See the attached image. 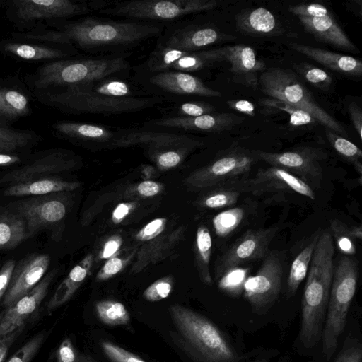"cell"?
Segmentation results:
<instances>
[{
    "label": "cell",
    "instance_id": "cell-36",
    "mask_svg": "<svg viewBox=\"0 0 362 362\" xmlns=\"http://www.w3.org/2000/svg\"><path fill=\"white\" fill-rule=\"evenodd\" d=\"M25 240L23 220L16 213L0 211V250H12Z\"/></svg>",
    "mask_w": 362,
    "mask_h": 362
},
{
    "label": "cell",
    "instance_id": "cell-33",
    "mask_svg": "<svg viewBox=\"0 0 362 362\" xmlns=\"http://www.w3.org/2000/svg\"><path fill=\"white\" fill-rule=\"evenodd\" d=\"M92 262L93 256L89 254L70 271L48 301L47 304L48 313H50L72 297L86 278Z\"/></svg>",
    "mask_w": 362,
    "mask_h": 362
},
{
    "label": "cell",
    "instance_id": "cell-16",
    "mask_svg": "<svg viewBox=\"0 0 362 362\" xmlns=\"http://www.w3.org/2000/svg\"><path fill=\"white\" fill-rule=\"evenodd\" d=\"M244 118L230 112H213L198 117H161L146 121L142 127L185 133H221L238 125Z\"/></svg>",
    "mask_w": 362,
    "mask_h": 362
},
{
    "label": "cell",
    "instance_id": "cell-50",
    "mask_svg": "<svg viewBox=\"0 0 362 362\" xmlns=\"http://www.w3.org/2000/svg\"><path fill=\"white\" fill-rule=\"evenodd\" d=\"M333 362H362V346L357 341L348 339Z\"/></svg>",
    "mask_w": 362,
    "mask_h": 362
},
{
    "label": "cell",
    "instance_id": "cell-60",
    "mask_svg": "<svg viewBox=\"0 0 362 362\" xmlns=\"http://www.w3.org/2000/svg\"><path fill=\"white\" fill-rule=\"evenodd\" d=\"M122 240L119 236H112L103 245L101 258L107 259L112 257L119 249Z\"/></svg>",
    "mask_w": 362,
    "mask_h": 362
},
{
    "label": "cell",
    "instance_id": "cell-57",
    "mask_svg": "<svg viewBox=\"0 0 362 362\" xmlns=\"http://www.w3.org/2000/svg\"><path fill=\"white\" fill-rule=\"evenodd\" d=\"M229 108L237 112L254 117L255 115V107L250 101L247 100H229L226 101Z\"/></svg>",
    "mask_w": 362,
    "mask_h": 362
},
{
    "label": "cell",
    "instance_id": "cell-38",
    "mask_svg": "<svg viewBox=\"0 0 362 362\" xmlns=\"http://www.w3.org/2000/svg\"><path fill=\"white\" fill-rule=\"evenodd\" d=\"M245 192L241 180L228 181V185L208 195L203 201L205 207L219 209L235 204L240 194Z\"/></svg>",
    "mask_w": 362,
    "mask_h": 362
},
{
    "label": "cell",
    "instance_id": "cell-61",
    "mask_svg": "<svg viewBox=\"0 0 362 362\" xmlns=\"http://www.w3.org/2000/svg\"><path fill=\"white\" fill-rule=\"evenodd\" d=\"M160 189L158 182L151 180L143 181L137 187L138 192L144 197L155 196L160 192Z\"/></svg>",
    "mask_w": 362,
    "mask_h": 362
},
{
    "label": "cell",
    "instance_id": "cell-32",
    "mask_svg": "<svg viewBox=\"0 0 362 362\" xmlns=\"http://www.w3.org/2000/svg\"><path fill=\"white\" fill-rule=\"evenodd\" d=\"M79 186V182L45 177L9 185L4 190L3 195L6 197L41 196L74 190Z\"/></svg>",
    "mask_w": 362,
    "mask_h": 362
},
{
    "label": "cell",
    "instance_id": "cell-14",
    "mask_svg": "<svg viewBox=\"0 0 362 362\" xmlns=\"http://www.w3.org/2000/svg\"><path fill=\"white\" fill-rule=\"evenodd\" d=\"M140 145L157 158L170 151L185 153L204 145V141L189 133L152 130L141 127L123 129L117 146Z\"/></svg>",
    "mask_w": 362,
    "mask_h": 362
},
{
    "label": "cell",
    "instance_id": "cell-53",
    "mask_svg": "<svg viewBox=\"0 0 362 362\" xmlns=\"http://www.w3.org/2000/svg\"><path fill=\"white\" fill-rule=\"evenodd\" d=\"M126 261L114 257L110 258L103 266L98 273L96 279L98 281H105L119 273L124 267Z\"/></svg>",
    "mask_w": 362,
    "mask_h": 362
},
{
    "label": "cell",
    "instance_id": "cell-45",
    "mask_svg": "<svg viewBox=\"0 0 362 362\" xmlns=\"http://www.w3.org/2000/svg\"><path fill=\"white\" fill-rule=\"evenodd\" d=\"M331 234L336 240L340 251L346 255H353L356 252V247L349 234L350 227L339 220L331 222Z\"/></svg>",
    "mask_w": 362,
    "mask_h": 362
},
{
    "label": "cell",
    "instance_id": "cell-29",
    "mask_svg": "<svg viewBox=\"0 0 362 362\" xmlns=\"http://www.w3.org/2000/svg\"><path fill=\"white\" fill-rule=\"evenodd\" d=\"M298 18L304 30L317 40L338 49L358 52V48L332 15L315 18L303 16Z\"/></svg>",
    "mask_w": 362,
    "mask_h": 362
},
{
    "label": "cell",
    "instance_id": "cell-20",
    "mask_svg": "<svg viewBox=\"0 0 362 362\" xmlns=\"http://www.w3.org/2000/svg\"><path fill=\"white\" fill-rule=\"evenodd\" d=\"M214 65L205 50L190 52L156 45L146 60L135 67L149 72L177 71L194 74Z\"/></svg>",
    "mask_w": 362,
    "mask_h": 362
},
{
    "label": "cell",
    "instance_id": "cell-10",
    "mask_svg": "<svg viewBox=\"0 0 362 362\" xmlns=\"http://www.w3.org/2000/svg\"><path fill=\"white\" fill-rule=\"evenodd\" d=\"M131 77L147 95L163 98L165 101L180 103L193 97L221 98L222 93L206 86L195 74L163 71L149 72L132 66Z\"/></svg>",
    "mask_w": 362,
    "mask_h": 362
},
{
    "label": "cell",
    "instance_id": "cell-49",
    "mask_svg": "<svg viewBox=\"0 0 362 362\" xmlns=\"http://www.w3.org/2000/svg\"><path fill=\"white\" fill-rule=\"evenodd\" d=\"M172 291V281L168 278L157 280L150 285L144 292V298L151 302L166 298Z\"/></svg>",
    "mask_w": 362,
    "mask_h": 362
},
{
    "label": "cell",
    "instance_id": "cell-54",
    "mask_svg": "<svg viewBox=\"0 0 362 362\" xmlns=\"http://www.w3.org/2000/svg\"><path fill=\"white\" fill-rule=\"evenodd\" d=\"M16 263L13 259H8L0 268V300L4 298L8 289Z\"/></svg>",
    "mask_w": 362,
    "mask_h": 362
},
{
    "label": "cell",
    "instance_id": "cell-7",
    "mask_svg": "<svg viewBox=\"0 0 362 362\" xmlns=\"http://www.w3.org/2000/svg\"><path fill=\"white\" fill-rule=\"evenodd\" d=\"M258 86L268 96L283 100L308 112L317 123L338 134L346 135L344 127L324 110L312 94L291 70L284 68H270L259 76Z\"/></svg>",
    "mask_w": 362,
    "mask_h": 362
},
{
    "label": "cell",
    "instance_id": "cell-17",
    "mask_svg": "<svg viewBox=\"0 0 362 362\" xmlns=\"http://www.w3.org/2000/svg\"><path fill=\"white\" fill-rule=\"evenodd\" d=\"M205 51L214 64L223 62L230 64L235 82L253 88L258 86L259 74L264 70L266 64L257 58L252 47L235 45Z\"/></svg>",
    "mask_w": 362,
    "mask_h": 362
},
{
    "label": "cell",
    "instance_id": "cell-2",
    "mask_svg": "<svg viewBox=\"0 0 362 362\" xmlns=\"http://www.w3.org/2000/svg\"><path fill=\"white\" fill-rule=\"evenodd\" d=\"M334 238L321 230L313 251L301 303L299 340L313 348L321 339L334 274Z\"/></svg>",
    "mask_w": 362,
    "mask_h": 362
},
{
    "label": "cell",
    "instance_id": "cell-4",
    "mask_svg": "<svg viewBox=\"0 0 362 362\" xmlns=\"http://www.w3.org/2000/svg\"><path fill=\"white\" fill-rule=\"evenodd\" d=\"M38 103L68 115H122L156 107L166 102L157 96L112 98L82 91L74 86L31 93Z\"/></svg>",
    "mask_w": 362,
    "mask_h": 362
},
{
    "label": "cell",
    "instance_id": "cell-64",
    "mask_svg": "<svg viewBox=\"0 0 362 362\" xmlns=\"http://www.w3.org/2000/svg\"><path fill=\"white\" fill-rule=\"evenodd\" d=\"M251 362H266V361L264 360H256V361H251Z\"/></svg>",
    "mask_w": 362,
    "mask_h": 362
},
{
    "label": "cell",
    "instance_id": "cell-23",
    "mask_svg": "<svg viewBox=\"0 0 362 362\" xmlns=\"http://www.w3.org/2000/svg\"><path fill=\"white\" fill-rule=\"evenodd\" d=\"M4 57L27 62H52L74 58L78 50L71 45L5 38L0 40Z\"/></svg>",
    "mask_w": 362,
    "mask_h": 362
},
{
    "label": "cell",
    "instance_id": "cell-31",
    "mask_svg": "<svg viewBox=\"0 0 362 362\" xmlns=\"http://www.w3.org/2000/svg\"><path fill=\"white\" fill-rule=\"evenodd\" d=\"M235 19L237 30L244 35L271 37L284 33L274 14L262 7L243 10L235 16Z\"/></svg>",
    "mask_w": 362,
    "mask_h": 362
},
{
    "label": "cell",
    "instance_id": "cell-28",
    "mask_svg": "<svg viewBox=\"0 0 362 362\" xmlns=\"http://www.w3.org/2000/svg\"><path fill=\"white\" fill-rule=\"evenodd\" d=\"M71 86L82 91L112 98L150 96L129 78V72L110 75Z\"/></svg>",
    "mask_w": 362,
    "mask_h": 362
},
{
    "label": "cell",
    "instance_id": "cell-22",
    "mask_svg": "<svg viewBox=\"0 0 362 362\" xmlns=\"http://www.w3.org/2000/svg\"><path fill=\"white\" fill-rule=\"evenodd\" d=\"M55 136L70 142L85 145L116 147L123 129H114L103 124L58 121L51 125Z\"/></svg>",
    "mask_w": 362,
    "mask_h": 362
},
{
    "label": "cell",
    "instance_id": "cell-46",
    "mask_svg": "<svg viewBox=\"0 0 362 362\" xmlns=\"http://www.w3.org/2000/svg\"><path fill=\"white\" fill-rule=\"evenodd\" d=\"M46 332L42 331L23 345L7 362H30L40 350L46 338Z\"/></svg>",
    "mask_w": 362,
    "mask_h": 362
},
{
    "label": "cell",
    "instance_id": "cell-9",
    "mask_svg": "<svg viewBox=\"0 0 362 362\" xmlns=\"http://www.w3.org/2000/svg\"><path fill=\"white\" fill-rule=\"evenodd\" d=\"M170 313L177 329L205 362H238L233 346L207 318L177 305L170 308Z\"/></svg>",
    "mask_w": 362,
    "mask_h": 362
},
{
    "label": "cell",
    "instance_id": "cell-43",
    "mask_svg": "<svg viewBox=\"0 0 362 362\" xmlns=\"http://www.w3.org/2000/svg\"><path fill=\"white\" fill-rule=\"evenodd\" d=\"M196 245L202 267V275L205 282L209 284L211 279L209 272L212 239L209 229L204 226H199L196 235Z\"/></svg>",
    "mask_w": 362,
    "mask_h": 362
},
{
    "label": "cell",
    "instance_id": "cell-39",
    "mask_svg": "<svg viewBox=\"0 0 362 362\" xmlns=\"http://www.w3.org/2000/svg\"><path fill=\"white\" fill-rule=\"evenodd\" d=\"M99 319L109 326L123 325L129 323V314L125 306L119 302L105 300L95 304Z\"/></svg>",
    "mask_w": 362,
    "mask_h": 362
},
{
    "label": "cell",
    "instance_id": "cell-5",
    "mask_svg": "<svg viewBox=\"0 0 362 362\" xmlns=\"http://www.w3.org/2000/svg\"><path fill=\"white\" fill-rule=\"evenodd\" d=\"M7 20L19 33L40 25L98 12L110 2L103 0H4L0 1Z\"/></svg>",
    "mask_w": 362,
    "mask_h": 362
},
{
    "label": "cell",
    "instance_id": "cell-35",
    "mask_svg": "<svg viewBox=\"0 0 362 362\" xmlns=\"http://www.w3.org/2000/svg\"><path fill=\"white\" fill-rule=\"evenodd\" d=\"M321 230H317L312 235L310 242L293 259L287 279L286 297L294 296L302 281L308 274L314 249L317 243Z\"/></svg>",
    "mask_w": 362,
    "mask_h": 362
},
{
    "label": "cell",
    "instance_id": "cell-40",
    "mask_svg": "<svg viewBox=\"0 0 362 362\" xmlns=\"http://www.w3.org/2000/svg\"><path fill=\"white\" fill-rule=\"evenodd\" d=\"M246 211L243 207L228 209L216 215L212 223L216 235L225 238L233 233L245 219Z\"/></svg>",
    "mask_w": 362,
    "mask_h": 362
},
{
    "label": "cell",
    "instance_id": "cell-24",
    "mask_svg": "<svg viewBox=\"0 0 362 362\" xmlns=\"http://www.w3.org/2000/svg\"><path fill=\"white\" fill-rule=\"evenodd\" d=\"M33 95L23 79L10 76L0 79V126L11 127L32 115Z\"/></svg>",
    "mask_w": 362,
    "mask_h": 362
},
{
    "label": "cell",
    "instance_id": "cell-48",
    "mask_svg": "<svg viewBox=\"0 0 362 362\" xmlns=\"http://www.w3.org/2000/svg\"><path fill=\"white\" fill-rule=\"evenodd\" d=\"M101 346L112 362H146L138 356L111 342L103 341Z\"/></svg>",
    "mask_w": 362,
    "mask_h": 362
},
{
    "label": "cell",
    "instance_id": "cell-12",
    "mask_svg": "<svg viewBox=\"0 0 362 362\" xmlns=\"http://www.w3.org/2000/svg\"><path fill=\"white\" fill-rule=\"evenodd\" d=\"M283 252L268 253L258 271L244 282V296L253 313H262L278 299L284 274Z\"/></svg>",
    "mask_w": 362,
    "mask_h": 362
},
{
    "label": "cell",
    "instance_id": "cell-47",
    "mask_svg": "<svg viewBox=\"0 0 362 362\" xmlns=\"http://www.w3.org/2000/svg\"><path fill=\"white\" fill-rule=\"evenodd\" d=\"M56 362H97L88 356L79 353L69 338L64 339L55 353Z\"/></svg>",
    "mask_w": 362,
    "mask_h": 362
},
{
    "label": "cell",
    "instance_id": "cell-51",
    "mask_svg": "<svg viewBox=\"0 0 362 362\" xmlns=\"http://www.w3.org/2000/svg\"><path fill=\"white\" fill-rule=\"evenodd\" d=\"M289 11L298 17L315 18L332 15L327 7L317 3L300 4L291 6L289 7Z\"/></svg>",
    "mask_w": 362,
    "mask_h": 362
},
{
    "label": "cell",
    "instance_id": "cell-13",
    "mask_svg": "<svg viewBox=\"0 0 362 362\" xmlns=\"http://www.w3.org/2000/svg\"><path fill=\"white\" fill-rule=\"evenodd\" d=\"M59 193L33 196L11 204L25 222L26 240L40 232L52 230L64 219L66 205Z\"/></svg>",
    "mask_w": 362,
    "mask_h": 362
},
{
    "label": "cell",
    "instance_id": "cell-1",
    "mask_svg": "<svg viewBox=\"0 0 362 362\" xmlns=\"http://www.w3.org/2000/svg\"><path fill=\"white\" fill-rule=\"evenodd\" d=\"M165 24L124 18L114 20L85 16L57 21L25 33L13 32L11 38L64 45L98 56L132 52L142 42L159 37Z\"/></svg>",
    "mask_w": 362,
    "mask_h": 362
},
{
    "label": "cell",
    "instance_id": "cell-37",
    "mask_svg": "<svg viewBox=\"0 0 362 362\" xmlns=\"http://www.w3.org/2000/svg\"><path fill=\"white\" fill-rule=\"evenodd\" d=\"M325 133L326 137L332 147L341 157L350 163L360 176H361V150L351 141L331 130L326 129Z\"/></svg>",
    "mask_w": 362,
    "mask_h": 362
},
{
    "label": "cell",
    "instance_id": "cell-55",
    "mask_svg": "<svg viewBox=\"0 0 362 362\" xmlns=\"http://www.w3.org/2000/svg\"><path fill=\"white\" fill-rule=\"evenodd\" d=\"M185 153L170 151L160 155L156 158L159 166L164 168H170L177 165L182 160Z\"/></svg>",
    "mask_w": 362,
    "mask_h": 362
},
{
    "label": "cell",
    "instance_id": "cell-3",
    "mask_svg": "<svg viewBox=\"0 0 362 362\" xmlns=\"http://www.w3.org/2000/svg\"><path fill=\"white\" fill-rule=\"evenodd\" d=\"M132 52L96 56L88 58H70L45 62L23 81L28 90L37 92L83 83L105 76L130 72L129 58Z\"/></svg>",
    "mask_w": 362,
    "mask_h": 362
},
{
    "label": "cell",
    "instance_id": "cell-25",
    "mask_svg": "<svg viewBox=\"0 0 362 362\" xmlns=\"http://www.w3.org/2000/svg\"><path fill=\"white\" fill-rule=\"evenodd\" d=\"M54 275V272L48 273L28 293L0 312V338L25 327V322L39 309Z\"/></svg>",
    "mask_w": 362,
    "mask_h": 362
},
{
    "label": "cell",
    "instance_id": "cell-18",
    "mask_svg": "<svg viewBox=\"0 0 362 362\" xmlns=\"http://www.w3.org/2000/svg\"><path fill=\"white\" fill-rule=\"evenodd\" d=\"M277 231L276 226L246 231L222 257L218 267L219 276L241 264L263 257Z\"/></svg>",
    "mask_w": 362,
    "mask_h": 362
},
{
    "label": "cell",
    "instance_id": "cell-15",
    "mask_svg": "<svg viewBox=\"0 0 362 362\" xmlns=\"http://www.w3.org/2000/svg\"><path fill=\"white\" fill-rule=\"evenodd\" d=\"M259 160L285 170L310 184L320 180L322 174L320 164L323 152L313 148H298L279 153L255 150Z\"/></svg>",
    "mask_w": 362,
    "mask_h": 362
},
{
    "label": "cell",
    "instance_id": "cell-63",
    "mask_svg": "<svg viewBox=\"0 0 362 362\" xmlns=\"http://www.w3.org/2000/svg\"><path fill=\"white\" fill-rule=\"evenodd\" d=\"M349 234L351 239L361 240L362 237V228L361 226H354L349 228Z\"/></svg>",
    "mask_w": 362,
    "mask_h": 362
},
{
    "label": "cell",
    "instance_id": "cell-19",
    "mask_svg": "<svg viewBox=\"0 0 362 362\" xmlns=\"http://www.w3.org/2000/svg\"><path fill=\"white\" fill-rule=\"evenodd\" d=\"M76 160L72 153L62 148H52L40 153L21 167L6 172L0 177V184L10 185L47 177L69 170Z\"/></svg>",
    "mask_w": 362,
    "mask_h": 362
},
{
    "label": "cell",
    "instance_id": "cell-27",
    "mask_svg": "<svg viewBox=\"0 0 362 362\" xmlns=\"http://www.w3.org/2000/svg\"><path fill=\"white\" fill-rule=\"evenodd\" d=\"M254 151L235 148L218 157L199 173L202 185L230 181L248 173L258 161Z\"/></svg>",
    "mask_w": 362,
    "mask_h": 362
},
{
    "label": "cell",
    "instance_id": "cell-30",
    "mask_svg": "<svg viewBox=\"0 0 362 362\" xmlns=\"http://www.w3.org/2000/svg\"><path fill=\"white\" fill-rule=\"evenodd\" d=\"M289 46L293 50L339 74L354 77L362 75V62L353 57L299 43L293 42Z\"/></svg>",
    "mask_w": 362,
    "mask_h": 362
},
{
    "label": "cell",
    "instance_id": "cell-8",
    "mask_svg": "<svg viewBox=\"0 0 362 362\" xmlns=\"http://www.w3.org/2000/svg\"><path fill=\"white\" fill-rule=\"evenodd\" d=\"M218 5L217 0H126L110 2L98 13L167 24L193 14L214 11Z\"/></svg>",
    "mask_w": 362,
    "mask_h": 362
},
{
    "label": "cell",
    "instance_id": "cell-58",
    "mask_svg": "<svg viewBox=\"0 0 362 362\" xmlns=\"http://www.w3.org/2000/svg\"><path fill=\"white\" fill-rule=\"evenodd\" d=\"M348 112L352 124L358 134L360 139H362V110L361 107L355 103H351L348 105Z\"/></svg>",
    "mask_w": 362,
    "mask_h": 362
},
{
    "label": "cell",
    "instance_id": "cell-21",
    "mask_svg": "<svg viewBox=\"0 0 362 362\" xmlns=\"http://www.w3.org/2000/svg\"><path fill=\"white\" fill-rule=\"evenodd\" d=\"M49 264V256L40 253L28 255L16 263L3 306H11L28 293L43 278Z\"/></svg>",
    "mask_w": 362,
    "mask_h": 362
},
{
    "label": "cell",
    "instance_id": "cell-11",
    "mask_svg": "<svg viewBox=\"0 0 362 362\" xmlns=\"http://www.w3.org/2000/svg\"><path fill=\"white\" fill-rule=\"evenodd\" d=\"M234 39V36L222 32L214 23L200 21L197 13L165 24L156 45L194 52Z\"/></svg>",
    "mask_w": 362,
    "mask_h": 362
},
{
    "label": "cell",
    "instance_id": "cell-34",
    "mask_svg": "<svg viewBox=\"0 0 362 362\" xmlns=\"http://www.w3.org/2000/svg\"><path fill=\"white\" fill-rule=\"evenodd\" d=\"M42 140L35 130L0 126V153L28 152Z\"/></svg>",
    "mask_w": 362,
    "mask_h": 362
},
{
    "label": "cell",
    "instance_id": "cell-56",
    "mask_svg": "<svg viewBox=\"0 0 362 362\" xmlns=\"http://www.w3.org/2000/svg\"><path fill=\"white\" fill-rule=\"evenodd\" d=\"M25 327H21L13 332L0 338V362H4L10 347L18 337L21 334Z\"/></svg>",
    "mask_w": 362,
    "mask_h": 362
},
{
    "label": "cell",
    "instance_id": "cell-59",
    "mask_svg": "<svg viewBox=\"0 0 362 362\" xmlns=\"http://www.w3.org/2000/svg\"><path fill=\"white\" fill-rule=\"evenodd\" d=\"M28 152L0 153V167L18 164L28 157Z\"/></svg>",
    "mask_w": 362,
    "mask_h": 362
},
{
    "label": "cell",
    "instance_id": "cell-6",
    "mask_svg": "<svg viewBox=\"0 0 362 362\" xmlns=\"http://www.w3.org/2000/svg\"><path fill=\"white\" fill-rule=\"evenodd\" d=\"M358 271V261L349 256L342 257L334 270L321 337L322 354L327 361L335 353L339 337L345 328L348 313L356 291Z\"/></svg>",
    "mask_w": 362,
    "mask_h": 362
},
{
    "label": "cell",
    "instance_id": "cell-41",
    "mask_svg": "<svg viewBox=\"0 0 362 362\" xmlns=\"http://www.w3.org/2000/svg\"><path fill=\"white\" fill-rule=\"evenodd\" d=\"M259 103L268 109L279 110L289 115L290 124L300 127L309 124H317L316 120L306 111L290 105L283 100L272 98H262Z\"/></svg>",
    "mask_w": 362,
    "mask_h": 362
},
{
    "label": "cell",
    "instance_id": "cell-26",
    "mask_svg": "<svg viewBox=\"0 0 362 362\" xmlns=\"http://www.w3.org/2000/svg\"><path fill=\"white\" fill-rule=\"evenodd\" d=\"M241 182L245 192L255 194L276 190H290L310 199H315L313 189L305 182L277 167L259 169L252 178L241 180Z\"/></svg>",
    "mask_w": 362,
    "mask_h": 362
},
{
    "label": "cell",
    "instance_id": "cell-62",
    "mask_svg": "<svg viewBox=\"0 0 362 362\" xmlns=\"http://www.w3.org/2000/svg\"><path fill=\"white\" fill-rule=\"evenodd\" d=\"M134 204L132 203H120L113 210L112 221L114 223L118 224L130 213L133 209Z\"/></svg>",
    "mask_w": 362,
    "mask_h": 362
},
{
    "label": "cell",
    "instance_id": "cell-52",
    "mask_svg": "<svg viewBox=\"0 0 362 362\" xmlns=\"http://www.w3.org/2000/svg\"><path fill=\"white\" fill-rule=\"evenodd\" d=\"M166 222L167 220L165 218L153 219L144 226L136 234L135 238L141 241L152 240L163 231Z\"/></svg>",
    "mask_w": 362,
    "mask_h": 362
},
{
    "label": "cell",
    "instance_id": "cell-42",
    "mask_svg": "<svg viewBox=\"0 0 362 362\" xmlns=\"http://www.w3.org/2000/svg\"><path fill=\"white\" fill-rule=\"evenodd\" d=\"M216 107L212 104L202 100H188L175 103L163 110V117H198L213 113Z\"/></svg>",
    "mask_w": 362,
    "mask_h": 362
},
{
    "label": "cell",
    "instance_id": "cell-44",
    "mask_svg": "<svg viewBox=\"0 0 362 362\" xmlns=\"http://www.w3.org/2000/svg\"><path fill=\"white\" fill-rule=\"evenodd\" d=\"M299 74L310 84L321 90H328L332 86V76L322 69L309 64H295Z\"/></svg>",
    "mask_w": 362,
    "mask_h": 362
}]
</instances>
